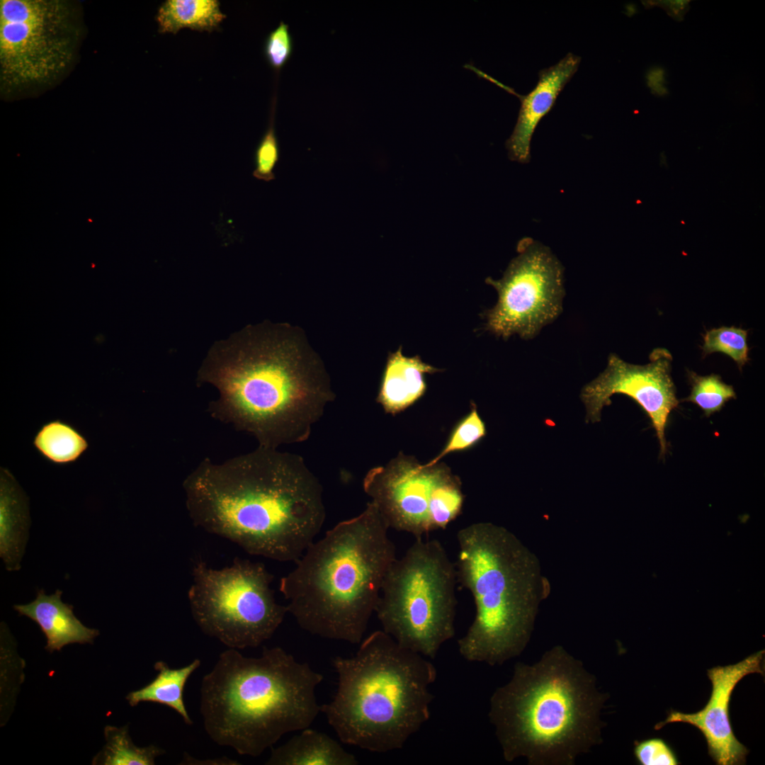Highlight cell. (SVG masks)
<instances>
[{"label": "cell", "mask_w": 765, "mask_h": 765, "mask_svg": "<svg viewBox=\"0 0 765 765\" xmlns=\"http://www.w3.org/2000/svg\"><path fill=\"white\" fill-rule=\"evenodd\" d=\"M193 523L246 552L295 562L326 516L323 489L299 455L259 446L223 463L205 458L185 478Z\"/></svg>", "instance_id": "1"}, {"label": "cell", "mask_w": 765, "mask_h": 765, "mask_svg": "<svg viewBox=\"0 0 765 765\" xmlns=\"http://www.w3.org/2000/svg\"><path fill=\"white\" fill-rule=\"evenodd\" d=\"M198 380L219 392L212 417L272 448L307 440L335 398L320 357L303 331L287 323L249 326L215 345Z\"/></svg>", "instance_id": "2"}, {"label": "cell", "mask_w": 765, "mask_h": 765, "mask_svg": "<svg viewBox=\"0 0 765 765\" xmlns=\"http://www.w3.org/2000/svg\"><path fill=\"white\" fill-rule=\"evenodd\" d=\"M607 698L583 663L555 645L532 664H515L492 694L488 716L506 761L574 765L601 743Z\"/></svg>", "instance_id": "3"}, {"label": "cell", "mask_w": 765, "mask_h": 765, "mask_svg": "<svg viewBox=\"0 0 765 765\" xmlns=\"http://www.w3.org/2000/svg\"><path fill=\"white\" fill-rule=\"evenodd\" d=\"M389 529L370 501L359 515L339 522L307 548L279 584L301 628L361 643L397 557Z\"/></svg>", "instance_id": "4"}, {"label": "cell", "mask_w": 765, "mask_h": 765, "mask_svg": "<svg viewBox=\"0 0 765 765\" xmlns=\"http://www.w3.org/2000/svg\"><path fill=\"white\" fill-rule=\"evenodd\" d=\"M323 675L280 647L259 657L222 652L200 687L204 727L217 744L253 757L282 736L310 727L321 712L316 698Z\"/></svg>", "instance_id": "5"}, {"label": "cell", "mask_w": 765, "mask_h": 765, "mask_svg": "<svg viewBox=\"0 0 765 765\" xmlns=\"http://www.w3.org/2000/svg\"><path fill=\"white\" fill-rule=\"evenodd\" d=\"M332 664L336 691L320 710L343 743L378 753L399 749L429 720L434 664L383 630Z\"/></svg>", "instance_id": "6"}, {"label": "cell", "mask_w": 765, "mask_h": 765, "mask_svg": "<svg viewBox=\"0 0 765 765\" xmlns=\"http://www.w3.org/2000/svg\"><path fill=\"white\" fill-rule=\"evenodd\" d=\"M457 540L458 580L475 606L458 652L468 662L502 665L528 644L548 582L537 557L504 527L475 523L460 529Z\"/></svg>", "instance_id": "7"}, {"label": "cell", "mask_w": 765, "mask_h": 765, "mask_svg": "<svg viewBox=\"0 0 765 765\" xmlns=\"http://www.w3.org/2000/svg\"><path fill=\"white\" fill-rule=\"evenodd\" d=\"M455 562L437 540L417 538L385 577L375 613L400 645L429 659L455 633Z\"/></svg>", "instance_id": "8"}, {"label": "cell", "mask_w": 765, "mask_h": 765, "mask_svg": "<svg viewBox=\"0 0 765 765\" xmlns=\"http://www.w3.org/2000/svg\"><path fill=\"white\" fill-rule=\"evenodd\" d=\"M272 580L259 562L237 559L216 570L200 562L188 591L192 616L204 633L229 648L256 647L271 638L288 612L276 601Z\"/></svg>", "instance_id": "9"}, {"label": "cell", "mask_w": 765, "mask_h": 765, "mask_svg": "<svg viewBox=\"0 0 765 765\" xmlns=\"http://www.w3.org/2000/svg\"><path fill=\"white\" fill-rule=\"evenodd\" d=\"M79 29L61 0L0 1V80L7 91L48 84L74 60Z\"/></svg>", "instance_id": "10"}, {"label": "cell", "mask_w": 765, "mask_h": 765, "mask_svg": "<svg viewBox=\"0 0 765 765\" xmlns=\"http://www.w3.org/2000/svg\"><path fill=\"white\" fill-rule=\"evenodd\" d=\"M363 487L389 528L416 539L445 529L460 514L465 498L460 478L445 463L424 467L402 453L370 469Z\"/></svg>", "instance_id": "11"}, {"label": "cell", "mask_w": 765, "mask_h": 765, "mask_svg": "<svg viewBox=\"0 0 765 765\" xmlns=\"http://www.w3.org/2000/svg\"><path fill=\"white\" fill-rule=\"evenodd\" d=\"M518 256L498 280L486 282L497 291L496 305L485 314L486 329L506 339L532 338L561 310L562 268L550 251L531 238L518 245Z\"/></svg>", "instance_id": "12"}, {"label": "cell", "mask_w": 765, "mask_h": 765, "mask_svg": "<svg viewBox=\"0 0 765 765\" xmlns=\"http://www.w3.org/2000/svg\"><path fill=\"white\" fill-rule=\"evenodd\" d=\"M650 363H628L615 353L608 356L606 369L585 385L581 398L586 409V420L597 422L611 397L623 394L637 402L651 420L660 446V455L667 451L665 430L670 413L678 407L676 387L671 376L672 356L664 348L654 349Z\"/></svg>", "instance_id": "13"}, {"label": "cell", "mask_w": 765, "mask_h": 765, "mask_svg": "<svg viewBox=\"0 0 765 765\" xmlns=\"http://www.w3.org/2000/svg\"><path fill=\"white\" fill-rule=\"evenodd\" d=\"M764 650H760L735 664L718 666L708 670L712 684L708 703L693 713L672 710L664 721L658 722L655 730L668 723L685 722L698 729L704 736L710 756L718 765L744 764L748 749L735 737L731 727L729 707L736 685L747 675L764 674Z\"/></svg>", "instance_id": "14"}, {"label": "cell", "mask_w": 765, "mask_h": 765, "mask_svg": "<svg viewBox=\"0 0 765 765\" xmlns=\"http://www.w3.org/2000/svg\"><path fill=\"white\" fill-rule=\"evenodd\" d=\"M580 60L579 57L569 53L554 66L541 70L536 87L526 96H519L498 83L521 101L517 123L506 141L511 159L521 163L529 161L531 140L538 123L550 110L560 92L577 70Z\"/></svg>", "instance_id": "15"}, {"label": "cell", "mask_w": 765, "mask_h": 765, "mask_svg": "<svg viewBox=\"0 0 765 765\" xmlns=\"http://www.w3.org/2000/svg\"><path fill=\"white\" fill-rule=\"evenodd\" d=\"M62 594L61 590H57L46 595L43 589H40L30 603L13 606L20 615L28 617L40 626L47 638L45 649L50 652L60 651L69 644H91L99 635L98 630L81 623L73 613V606L62 601Z\"/></svg>", "instance_id": "16"}, {"label": "cell", "mask_w": 765, "mask_h": 765, "mask_svg": "<svg viewBox=\"0 0 765 765\" xmlns=\"http://www.w3.org/2000/svg\"><path fill=\"white\" fill-rule=\"evenodd\" d=\"M30 526L28 499L11 472L1 468L0 556L9 571L21 569Z\"/></svg>", "instance_id": "17"}, {"label": "cell", "mask_w": 765, "mask_h": 765, "mask_svg": "<svg viewBox=\"0 0 765 765\" xmlns=\"http://www.w3.org/2000/svg\"><path fill=\"white\" fill-rule=\"evenodd\" d=\"M441 371V369L423 362L419 356H404L400 346L395 352L389 353L377 402L386 413H399L425 392L424 374Z\"/></svg>", "instance_id": "18"}, {"label": "cell", "mask_w": 765, "mask_h": 765, "mask_svg": "<svg viewBox=\"0 0 765 765\" xmlns=\"http://www.w3.org/2000/svg\"><path fill=\"white\" fill-rule=\"evenodd\" d=\"M267 765H356V756L324 732L303 729L283 744L273 748Z\"/></svg>", "instance_id": "19"}, {"label": "cell", "mask_w": 765, "mask_h": 765, "mask_svg": "<svg viewBox=\"0 0 765 765\" xmlns=\"http://www.w3.org/2000/svg\"><path fill=\"white\" fill-rule=\"evenodd\" d=\"M200 665L199 659L179 668L171 669L162 661L157 662L154 669L158 672L155 679L144 687L129 693L126 699L131 706L140 702H154L168 706L176 711L187 725H192L183 702L185 685L191 675Z\"/></svg>", "instance_id": "20"}, {"label": "cell", "mask_w": 765, "mask_h": 765, "mask_svg": "<svg viewBox=\"0 0 765 765\" xmlns=\"http://www.w3.org/2000/svg\"><path fill=\"white\" fill-rule=\"evenodd\" d=\"M225 18L217 0H166L159 7L156 19L160 33L175 34L184 28L211 32Z\"/></svg>", "instance_id": "21"}, {"label": "cell", "mask_w": 765, "mask_h": 765, "mask_svg": "<svg viewBox=\"0 0 765 765\" xmlns=\"http://www.w3.org/2000/svg\"><path fill=\"white\" fill-rule=\"evenodd\" d=\"M33 444L45 460L58 465L76 462L89 448L86 437L60 419L43 424L34 436Z\"/></svg>", "instance_id": "22"}, {"label": "cell", "mask_w": 765, "mask_h": 765, "mask_svg": "<svg viewBox=\"0 0 765 765\" xmlns=\"http://www.w3.org/2000/svg\"><path fill=\"white\" fill-rule=\"evenodd\" d=\"M106 744L93 760V764L103 765H153L155 758L165 751L154 745L138 747L132 742L128 726H106L104 729Z\"/></svg>", "instance_id": "23"}, {"label": "cell", "mask_w": 765, "mask_h": 765, "mask_svg": "<svg viewBox=\"0 0 765 765\" xmlns=\"http://www.w3.org/2000/svg\"><path fill=\"white\" fill-rule=\"evenodd\" d=\"M687 375L691 386V393L681 401L694 403L706 416L720 411L727 402L736 398L733 387L725 383L719 375L702 376L688 370Z\"/></svg>", "instance_id": "24"}, {"label": "cell", "mask_w": 765, "mask_h": 765, "mask_svg": "<svg viewBox=\"0 0 765 765\" xmlns=\"http://www.w3.org/2000/svg\"><path fill=\"white\" fill-rule=\"evenodd\" d=\"M748 330L722 326L706 332L701 346L703 356L720 352L730 357L741 370L749 361L747 344Z\"/></svg>", "instance_id": "25"}, {"label": "cell", "mask_w": 765, "mask_h": 765, "mask_svg": "<svg viewBox=\"0 0 765 765\" xmlns=\"http://www.w3.org/2000/svg\"><path fill=\"white\" fill-rule=\"evenodd\" d=\"M485 434L484 423L478 414L476 405L472 403L471 411L456 424L443 449L436 458L423 466L434 465L447 454L473 446Z\"/></svg>", "instance_id": "26"}, {"label": "cell", "mask_w": 765, "mask_h": 765, "mask_svg": "<svg viewBox=\"0 0 765 765\" xmlns=\"http://www.w3.org/2000/svg\"><path fill=\"white\" fill-rule=\"evenodd\" d=\"M278 159L279 145L272 115L268 127L255 150L253 176L266 182L273 181L275 178L273 170Z\"/></svg>", "instance_id": "27"}, {"label": "cell", "mask_w": 765, "mask_h": 765, "mask_svg": "<svg viewBox=\"0 0 765 765\" xmlns=\"http://www.w3.org/2000/svg\"><path fill=\"white\" fill-rule=\"evenodd\" d=\"M293 50V40L289 26L280 21L278 26L266 38L264 53L268 64L280 70L290 59Z\"/></svg>", "instance_id": "28"}, {"label": "cell", "mask_w": 765, "mask_h": 765, "mask_svg": "<svg viewBox=\"0 0 765 765\" xmlns=\"http://www.w3.org/2000/svg\"><path fill=\"white\" fill-rule=\"evenodd\" d=\"M634 755L641 765H676L679 762L671 747L660 738L635 742Z\"/></svg>", "instance_id": "29"}, {"label": "cell", "mask_w": 765, "mask_h": 765, "mask_svg": "<svg viewBox=\"0 0 765 765\" xmlns=\"http://www.w3.org/2000/svg\"><path fill=\"white\" fill-rule=\"evenodd\" d=\"M688 2V1H659L658 4L672 17L678 18L682 16L687 10Z\"/></svg>", "instance_id": "30"}, {"label": "cell", "mask_w": 765, "mask_h": 765, "mask_svg": "<svg viewBox=\"0 0 765 765\" xmlns=\"http://www.w3.org/2000/svg\"><path fill=\"white\" fill-rule=\"evenodd\" d=\"M647 78L649 86L654 91V93L661 95L666 92L665 87L662 85L664 83L663 70L659 69L651 70Z\"/></svg>", "instance_id": "31"}]
</instances>
